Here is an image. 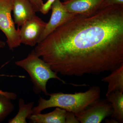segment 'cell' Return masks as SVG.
Instances as JSON below:
<instances>
[{
    "instance_id": "cell-1",
    "label": "cell",
    "mask_w": 123,
    "mask_h": 123,
    "mask_svg": "<svg viewBox=\"0 0 123 123\" xmlns=\"http://www.w3.org/2000/svg\"><path fill=\"white\" fill-rule=\"evenodd\" d=\"M34 50L53 71L64 76L112 72L123 64V5L75 14Z\"/></svg>"
},
{
    "instance_id": "cell-2",
    "label": "cell",
    "mask_w": 123,
    "mask_h": 123,
    "mask_svg": "<svg viewBox=\"0 0 123 123\" xmlns=\"http://www.w3.org/2000/svg\"><path fill=\"white\" fill-rule=\"evenodd\" d=\"M101 94V88L99 86H91L85 92L74 94L59 92L49 94L50 96L49 99L40 98L37 106L33 107V114H39L43 110L52 107L60 108L66 111L76 114L100 98Z\"/></svg>"
},
{
    "instance_id": "cell-3",
    "label": "cell",
    "mask_w": 123,
    "mask_h": 123,
    "mask_svg": "<svg viewBox=\"0 0 123 123\" xmlns=\"http://www.w3.org/2000/svg\"><path fill=\"white\" fill-rule=\"evenodd\" d=\"M15 64L28 73L33 83V90L36 94L43 92L46 95H48L47 85L50 79H57L63 84H66L52 69L49 64L40 58L34 50L25 59L15 62Z\"/></svg>"
},
{
    "instance_id": "cell-4",
    "label": "cell",
    "mask_w": 123,
    "mask_h": 123,
    "mask_svg": "<svg viewBox=\"0 0 123 123\" xmlns=\"http://www.w3.org/2000/svg\"><path fill=\"white\" fill-rule=\"evenodd\" d=\"M13 0H0V31L7 38L9 48L13 50L21 45L20 29H16L11 16Z\"/></svg>"
},
{
    "instance_id": "cell-5",
    "label": "cell",
    "mask_w": 123,
    "mask_h": 123,
    "mask_svg": "<svg viewBox=\"0 0 123 123\" xmlns=\"http://www.w3.org/2000/svg\"><path fill=\"white\" fill-rule=\"evenodd\" d=\"M112 111L111 104L107 99L99 98L75 115L79 123H100L106 117L111 116Z\"/></svg>"
},
{
    "instance_id": "cell-6",
    "label": "cell",
    "mask_w": 123,
    "mask_h": 123,
    "mask_svg": "<svg viewBox=\"0 0 123 123\" xmlns=\"http://www.w3.org/2000/svg\"><path fill=\"white\" fill-rule=\"evenodd\" d=\"M46 24L36 15L26 22L20 29L21 43L31 47L36 46Z\"/></svg>"
},
{
    "instance_id": "cell-7",
    "label": "cell",
    "mask_w": 123,
    "mask_h": 123,
    "mask_svg": "<svg viewBox=\"0 0 123 123\" xmlns=\"http://www.w3.org/2000/svg\"><path fill=\"white\" fill-rule=\"evenodd\" d=\"M51 9L52 13L48 23H47L38 43L76 14L67 11L60 0H55L52 5Z\"/></svg>"
},
{
    "instance_id": "cell-8",
    "label": "cell",
    "mask_w": 123,
    "mask_h": 123,
    "mask_svg": "<svg viewBox=\"0 0 123 123\" xmlns=\"http://www.w3.org/2000/svg\"><path fill=\"white\" fill-rule=\"evenodd\" d=\"M14 21L18 27L36 15L33 5L29 0H13Z\"/></svg>"
},
{
    "instance_id": "cell-9",
    "label": "cell",
    "mask_w": 123,
    "mask_h": 123,
    "mask_svg": "<svg viewBox=\"0 0 123 123\" xmlns=\"http://www.w3.org/2000/svg\"><path fill=\"white\" fill-rule=\"evenodd\" d=\"M104 0H68L62 2L66 10L74 14H88L98 9Z\"/></svg>"
},
{
    "instance_id": "cell-10",
    "label": "cell",
    "mask_w": 123,
    "mask_h": 123,
    "mask_svg": "<svg viewBox=\"0 0 123 123\" xmlns=\"http://www.w3.org/2000/svg\"><path fill=\"white\" fill-rule=\"evenodd\" d=\"M66 112L64 109L56 107L49 113L32 115L29 119L31 123H65Z\"/></svg>"
},
{
    "instance_id": "cell-11",
    "label": "cell",
    "mask_w": 123,
    "mask_h": 123,
    "mask_svg": "<svg viewBox=\"0 0 123 123\" xmlns=\"http://www.w3.org/2000/svg\"><path fill=\"white\" fill-rule=\"evenodd\" d=\"M113 110L111 119L117 123L123 122V92L116 91L106 95Z\"/></svg>"
},
{
    "instance_id": "cell-12",
    "label": "cell",
    "mask_w": 123,
    "mask_h": 123,
    "mask_svg": "<svg viewBox=\"0 0 123 123\" xmlns=\"http://www.w3.org/2000/svg\"><path fill=\"white\" fill-rule=\"evenodd\" d=\"M111 72L102 79L108 84L105 95L116 91L123 92V64Z\"/></svg>"
},
{
    "instance_id": "cell-13",
    "label": "cell",
    "mask_w": 123,
    "mask_h": 123,
    "mask_svg": "<svg viewBox=\"0 0 123 123\" xmlns=\"http://www.w3.org/2000/svg\"><path fill=\"white\" fill-rule=\"evenodd\" d=\"M34 102L25 104L24 99L20 98L18 101V111L15 117L9 120V123H26L27 119H29L33 114V109Z\"/></svg>"
},
{
    "instance_id": "cell-14",
    "label": "cell",
    "mask_w": 123,
    "mask_h": 123,
    "mask_svg": "<svg viewBox=\"0 0 123 123\" xmlns=\"http://www.w3.org/2000/svg\"><path fill=\"white\" fill-rule=\"evenodd\" d=\"M11 99L0 93V123L2 122L13 111L14 106Z\"/></svg>"
},
{
    "instance_id": "cell-15",
    "label": "cell",
    "mask_w": 123,
    "mask_h": 123,
    "mask_svg": "<svg viewBox=\"0 0 123 123\" xmlns=\"http://www.w3.org/2000/svg\"><path fill=\"white\" fill-rule=\"evenodd\" d=\"M113 5H123V0H104L99 8Z\"/></svg>"
},
{
    "instance_id": "cell-16",
    "label": "cell",
    "mask_w": 123,
    "mask_h": 123,
    "mask_svg": "<svg viewBox=\"0 0 123 123\" xmlns=\"http://www.w3.org/2000/svg\"><path fill=\"white\" fill-rule=\"evenodd\" d=\"M79 123L74 112L67 111L66 112L65 123Z\"/></svg>"
},
{
    "instance_id": "cell-17",
    "label": "cell",
    "mask_w": 123,
    "mask_h": 123,
    "mask_svg": "<svg viewBox=\"0 0 123 123\" xmlns=\"http://www.w3.org/2000/svg\"><path fill=\"white\" fill-rule=\"evenodd\" d=\"M55 0H48L45 3L43 4L41 8L40 12L43 14H46L51 10L52 5Z\"/></svg>"
},
{
    "instance_id": "cell-18",
    "label": "cell",
    "mask_w": 123,
    "mask_h": 123,
    "mask_svg": "<svg viewBox=\"0 0 123 123\" xmlns=\"http://www.w3.org/2000/svg\"><path fill=\"white\" fill-rule=\"evenodd\" d=\"M33 5L36 12H40L43 7V0H29Z\"/></svg>"
},
{
    "instance_id": "cell-19",
    "label": "cell",
    "mask_w": 123,
    "mask_h": 123,
    "mask_svg": "<svg viewBox=\"0 0 123 123\" xmlns=\"http://www.w3.org/2000/svg\"><path fill=\"white\" fill-rule=\"evenodd\" d=\"M0 93L2 94L9 98L12 100H15L17 98V94L13 92H5L0 90Z\"/></svg>"
},
{
    "instance_id": "cell-20",
    "label": "cell",
    "mask_w": 123,
    "mask_h": 123,
    "mask_svg": "<svg viewBox=\"0 0 123 123\" xmlns=\"http://www.w3.org/2000/svg\"><path fill=\"white\" fill-rule=\"evenodd\" d=\"M6 44V43L5 42L0 40V49L4 48L5 47Z\"/></svg>"
},
{
    "instance_id": "cell-21",
    "label": "cell",
    "mask_w": 123,
    "mask_h": 123,
    "mask_svg": "<svg viewBox=\"0 0 123 123\" xmlns=\"http://www.w3.org/2000/svg\"><path fill=\"white\" fill-rule=\"evenodd\" d=\"M63 2H65V1H67L68 0H63Z\"/></svg>"
}]
</instances>
